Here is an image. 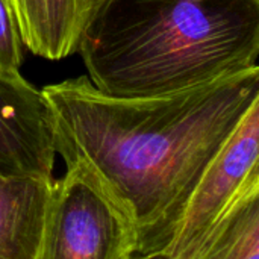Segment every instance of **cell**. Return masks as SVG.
<instances>
[{
	"mask_svg": "<svg viewBox=\"0 0 259 259\" xmlns=\"http://www.w3.org/2000/svg\"><path fill=\"white\" fill-rule=\"evenodd\" d=\"M56 155L90 168L131 214L137 253L162 252L190 196L244 114L259 102V67L179 93L118 99L88 77L41 90Z\"/></svg>",
	"mask_w": 259,
	"mask_h": 259,
	"instance_id": "obj_1",
	"label": "cell"
},
{
	"mask_svg": "<svg viewBox=\"0 0 259 259\" xmlns=\"http://www.w3.org/2000/svg\"><path fill=\"white\" fill-rule=\"evenodd\" d=\"M77 52L105 96L179 93L258 65L259 0H99Z\"/></svg>",
	"mask_w": 259,
	"mask_h": 259,
	"instance_id": "obj_2",
	"label": "cell"
},
{
	"mask_svg": "<svg viewBox=\"0 0 259 259\" xmlns=\"http://www.w3.org/2000/svg\"><path fill=\"white\" fill-rule=\"evenodd\" d=\"M53 181L38 259H127L138 249L131 214L80 164Z\"/></svg>",
	"mask_w": 259,
	"mask_h": 259,
	"instance_id": "obj_3",
	"label": "cell"
},
{
	"mask_svg": "<svg viewBox=\"0 0 259 259\" xmlns=\"http://www.w3.org/2000/svg\"><path fill=\"white\" fill-rule=\"evenodd\" d=\"M256 191L259 102L250 106L206 167L162 253L173 259H196L237 205Z\"/></svg>",
	"mask_w": 259,
	"mask_h": 259,
	"instance_id": "obj_4",
	"label": "cell"
},
{
	"mask_svg": "<svg viewBox=\"0 0 259 259\" xmlns=\"http://www.w3.org/2000/svg\"><path fill=\"white\" fill-rule=\"evenodd\" d=\"M56 150L50 108L21 77L0 76V175L53 179Z\"/></svg>",
	"mask_w": 259,
	"mask_h": 259,
	"instance_id": "obj_5",
	"label": "cell"
},
{
	"mask_svg": "<svg viewBox=\"0 0 259 259\" xmlns=\"http://www.w3.org/2000/svg\"><path fill=\"white\" fill-rule=\"evenodd\" d=\"M53 181L0 175V259H38Z\"/></svg>",
	"mask_w": 259,
	"mask_h": 259,
	"instance_id": "obj_6",
	"label": "cell"
},
{
	"mask_svg": "<svg viewBox=\"0 0 259 259\" xmlns=\"http://www.w3.org/2000/svg\"><path fill=\"white\" fill-rule=\"evenodd\" d=\"M24 47L59 61L77 52L82 30L99 0H6Z\"/></svg>",
	"mask_w": 259,
	"mask_h": 259,
	"instance_id": "obj_7",
	"label": "cell"
},
{
	"mask_svg": "<svg viewBox=\"0 0 259 259\" xmlns=\"http://www.w3.org/2000/svg\"><path fill=\"white\" fill-rule=\"evenodd\" d=\"M196 259H259V191L237 205Z\"/></svg>",
	"mask_w": 259,
	"mask_h": 259,
	"instance_id": "obj_8",
	"label": "cell"
},
{
	"mask_svg": "<svg viewBox=\"0 0 259 259\" xmlns=\"http://www.w3.org/2000/svg\"><path fill=\"white\" fill-rule=\"evenodd\" d=\"M23 39L15 17L6 0H0V76L20 74Z\"/></svg>",
	"mask_w": 259,
	"mask_h": 259,
	"instance_id": "obj_9",
	"label": "cell"
},
{
	"mask_svg": "<svg viewBox=\"0 0 259 259\" xmlns=\"http://www.w3.org/2000/svg\"><path fill=\"white\" fill-rule=\"evenodd\" d=\"M127 259H173L168 255L162 253V252H156V253H146V255H140V253H134L131 258Z\"/></svg>",
	"mask_w": 259,
	"mask_h": 259,
	"instance_id": "obj_10",
	"label": "cell"
}]
</instances>
